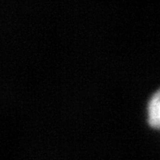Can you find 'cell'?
Segmentation results:
<instances>
[{"label": "cell", "mask_w": 160, "mask_h": 160, "mask_svg": "<svg viewBox=\"0 0 160 160\" xmlns=\"http://www.w3.org/2000/svg\"><path fill=\"white\" fill-rule=\"evenodd\" d=\"M146 115L148 127L160 132V87L148 99Z\"/></svg>", "instance_id": "cell-1"}]
</instances>
